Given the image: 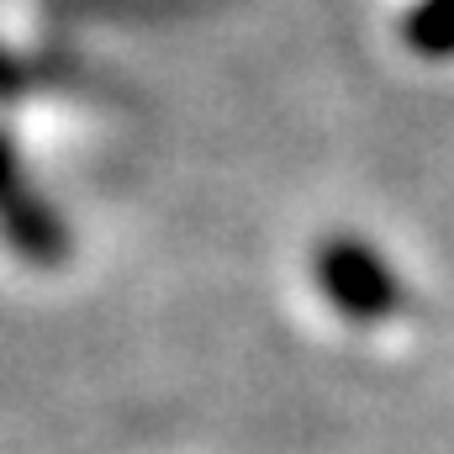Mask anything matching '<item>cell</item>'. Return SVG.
<instances>
[{"mask_svg": "<svg viewBox=\"0 0 454 454\" xmlns=\"http://www.w3.org/2000/svg\"><path fill=\"white\" fill-rule=\"evenodd\" d=\"M407 43L428 59L454 53V0H418V11L407 16Z\"/></svg>", "mask_w": 454, "mask_h": 454, "instance_id": "7a4b0ae2", "label": "cell"}, {"mask_svg": "<svg viewBox=\"0 0 454 454\" xmlns=\"http://www.w3.org/2000/svg\"><path fill=\"white\" fill-rule=\"evenodd\" d=\"M0 223L16 238V248H27V254H37V259H53V254H59V227L43 217L37 201H27L5 143H0Z\"/></svg>", "mask_w": 454, "mask_h": 454, "instance_id": "6da1fadb", "label": "cell"}]
</instances>
